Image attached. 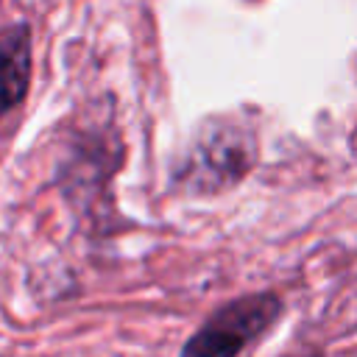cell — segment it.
<instances>
[{"label": "cell", "instance_id": "obj_1", "mask_svg": "<svg viewBox=\"0 0 357 357\" xmlns=\"http://www.w3.org/2000/svg\"><path fill=\"white\" fill-rule=\"evenodd\" d=\"M279 298L268 293L245 296L218 310L184 346L181 357H237L279 315Z\"/></svg>", "mask_w": 357, "mask_h": 357}, {"label": "cell", "instance_id": "obj_2", "mask_svg": "<svg viewBox=\"0 0 357 357\" xmlns=\"http://www.w3.org/2000/svg\"><path fill=\"white\" fill-rule=\"evenodd\" d=\"M245 139H248L245 131L223 126L220 131H212L204 142H198L195 173L201 176V190H206L209 181L212 187H220L223 181H234L237 176H243V170H248L254 151H245Z\"/></svg>", "mask_w": 357, "mask_h": 357}, {"label": "cell", "instance_id": "obj_3", "mask_svg": "<svg viewBox=\"0 0 357 357\" xmlns=\"http://www.w3.org/2000/svg\"><path fill=\"white\" fill-rule=\"evenodd\" d=\"M31 81V28L14 22L0 28V114L14 109Z\"/></svg>", "mask_w": 357, "mask_h": 357}]
</instances>
